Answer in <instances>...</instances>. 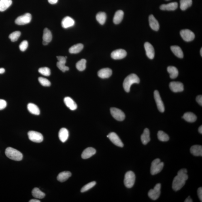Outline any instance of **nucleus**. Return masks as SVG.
Segmentation results:
<instances>
[{"instance_id":"nucleus-52","label":"nucleus","mask_w":202,"mask_h":202,"mask_svg":"<svg viewBox=\"0 0 202 202\" xmlns=\"http://www.w3.org/2000/svg\"><path fill=\"white\" fill-rule=\"evenodd\" d=\"M5 72V70L3 68H0V74H2Z\"/></svg>"},{"instance_id":"nucleus-7","label":"nucleus","mask_w":202,"mask_h":202,"mask_svg":"<svg viewBox=\"0 0 202 202\" xmlns=\"http://www.w3.org/2000/svg\"><path fill=\"white\" fill-rule=\"evenodd\" d=\"M28 135L30 140L34 142L40 143L43 140V137L42 135L38 132L29 131L28 133Z\"/></svg>"},{"instance_id":"nucleus-55","label":"nucleus","mask_w":202,"mask_h":202,"mask_svg":"<svg viewBox=\"0 0 202 202\" xmlns=\"http://www.w3.org/2000/svg\"><path fill=\"white\" fill-rule=\"evenodd\" d=\"M166 1H169V0H166Z\"/></svg>"},{"instance_id":"nucleus-25","label":"nucleus","mask_w":202,"mask_h":202,"mask_svg":"<svg viewBox=\"0 0 202 202\" xmlns=\"http://www.w3.org/2000/svg\"><path fill=\"white\" fill-rule=\"evenodd\" d=\"M191 154L195 156H202V146L201 145H195L190 149Z\"/></svg>"},{"instance_id":"nucleus-23","label":"nucleus","mask_w":202,"mask_h":202,"mask_svg":"<svg viewBox=\"0 0 202 202\" xmlns=\"http://www.w3.org/2000/svg\"><path fill=\"white\" fill-rule=\"evenodd\" d=\"M65 105L71 110H76L77 108V105L76 103L71 97H66L64 100Z\"/></svg>"},{"instance_id":"nucleus-49","label":"nucleus","mask_w":202,"mask_h":202,"mask_svg":"<svg viewBox=\"0 0 202 202\" xmlns=\"http://www.w3.org/2000/svg\"><path fill=\"white\" fill-rule=\"evenodd\" d=\"M58 0H48V2L51 4H55L57 3Z\"/></svg>"},{"instance_id":"nucleus-17","label":"nucleus","mask_w":202,"mask_h":202,"mask_svg":"<svg viewBox=\"0 0 202 202\" xmlns=\"http://www.w3.org/2000/svg\"><path fill=\"white\" fill-rule=\"evenodd\" d=\"M75 22L74 20L71 17L67 16L64 18L62 22V27L67 29L72 27L75 25Z\"/></svg>"},{"instance_id":"nucleus-16","label":"nucleus","mask_w":202,"mask_h":202,"mask_svg":"<svg viewBox=\"0 0 202 202\" xmlns=\"http://www.w3.org/2000/svg\"><path fill=\"white\" fill-rule=\"evenodd\" d=\"M52 32L48 28H45L43 31V44L46 45L52 41Z\"/></svg>"},{"instance_id":"nucleus-3","label":"nucleus","mask_w":202,"mask_h":202,"mask_svg":"<svg viewBox=\"0 0 202 202\" xmlns=\"http://www.w3.org/2000/svg\"><path fill=\"white\" fill-rule=\"evenodd\" d=\"M5 154L7 158L14 161H21L23 158L21 152L11 147H8L6 149Z\"/></svg>"},{"instance_id":"nucleus-24","label":"nucleus","mask_w":202,"mask_h":202,"mask_svg":"<svg viewBox=\"0 0 202 202\" xmlns=\"http://www.w3.org/2000/svg\"><path fill=\"white\" fill-rule=\"evenodd\" d=\"M141 142L144 145H147L150 141V132L148 128H145L144 130L141 135Z\"/></svg>"},{"instance_id":"nucleus-46","label":"nucleus","mask_w":202,"mask_h":202,"mask_svg":"<svg viewBox=\"0 0 202 202\" xmlns=\"http://www.w3.org/2000/svg\"><path fill=\"white\" fill-rule=\"evenodd\" d=\"M197 193L198 196L201 202L202 201V187H200L197 190Z\"/></svg>"},{"instance_id":"nucleus-18","label":"nucleus","mask_w":202,"mask_h":202,"mask_svg":"<svg viewBox=\"0 0 202 202\" xmlns=\"http://www.w3.org/2000/svg\"><path fill=\"white\" fill-rule=\"evenodd\" d=\"M112 70L109 68H106L100 70L98 71V75L100 78L102 79L109 78L112 75Z\"/></svg>"},{"instance_id":"nucleus-27","label":"nucleus","mask_w":202,"mask_h":202,"mask_svg":"<svg viewBox=\"0 0 202 202\" xmlns=\"http://www.w3.org/2000/svg\"><path fill=\"white\" fill-rule=\"evenodd\" d=\"M124 12L122 10H118L115 13L113 22L116 24H118L121 22L123 18Z\"/></svg>"},{"instance_id":"nucleus-8","label":"nucleus","mask_w":202,"mask_h":202,"mask_svg":"<svg viewBox=\"0 0 202 202\" xmlns=\"http://www.w3.org/2000/svg\"><path fill=\"white\" fill-rule=\"evenodd\" d=\"M32 20V16L30 13H26L18 17L15 20V23L18 25H23L29 23Z\"/></svg>"},{"instance_id":"nucleus-2","label":"nucleus","mask_w":202,"mask_h":202,"mask_svg":"<svg viewBox=\"0 0 202 202\" xmlns=\"http://www.w3.org/2000/svg\"><path fill=\"white\" fill-rule=\"evenodd\" d=\"M140 82V80L136 75L133 73L128 75L125 79L123 84L124 90L126 92H129L132 85L134 84H139Z\"/></svg>"},{"instance_id":"nucleus-13","label":"nucleus","mask_w":202,"mask_h":202,"mask_svg":"<svg viewBox=\"0 0 202 202\" xmlns=\"http://www.w3.org/2000/svg\"><path fill=\"white\" fill-rule=\"evenodd\" d=\"M126 54L127 53L123 49H118L113 52L111 56L114 60H120L125 57Z\"/></svg>"},{"instance_id":"nucleus-53","label":"nucleus","mask_w":202,"mask_h":202,"mask_svg":"<svg viewBox=\"0 0 202 202\" xmlns=\"http://www.w3.org/2000/svg\"><path fill=\"white\" fill-rule=\"evenodd\" d=\"M199 133L201 134H202V126H200V127L199 128Z\"/></svg>"},{"instance_id":"nucleus-21","label":"nucleus","mask_w":202,"mask_h":202,"mask_svg":"<svg viewBox=\"0 0 202 202\" xmlns=\"http://www.w3.org/2000/svg\"><path fill=\"white\" fill-rule=\"evenodd\" d=\"M69 136V133L67 128H62L58 133V137L62 142L65 143L67 140Z\"/></svg>"},{"instance_id":"nucleus-45","label":"nucleus","mask_w":202,"mask_h":202,"mask_svg":"<svg viewBox=\"0 0 202 202\" xmlns=\"http://www.w3.org/2000/svg\"><path fill=\"white\" fill-rule=\"evenodd\" d=\"M7 106V102L5 100L0 99V110L5 109Z\"/></svg>"},{"instance_id":"nucleus-28","label":"nucleus","mask_w":202,"mask_h":202,"mask_svg":"<svg viewBox=\"0 0 202 202\" xmlns=\"http://www.w3.org/2000/svg\"><path fill=\"white\" fill-rule=\"evenodd\" d=\"M27 109L32 114L38 116L40 114V111L38 107L34 104L30 103L27 105Z\"/></svg>"},{"instance_id":"nucleus-40","label":"nucleus","mask_w":202,"mask_h":202,"mask_svg":"<svg viewBox=\"0 0 202 202\" xmlns=\"http://www.w3.org/2000/svg\"><path fill=\"white\" fill-rule=\"evenodd\" d=\"M96 184V182L95 181L89 183L88 184L85 185L83 187L81 190V192H84L88 191L91 189L93 188L94 186H95Z\"/></svg>"},{"instance_id":"nucleus-6","label":"nucleus","mask_w":202,"mask_h":202,"mask_svg":"<svg viewBox=\"0 0 202 202\" xmlns=\"http://www.w3.org/2000/svg\"><path fill=\"white\" fill-rule=\"evenodd\" d=\"M161 184H158L154 187L153 189L150 190L148 195L149 197L153 200H156L159 198L161 194Z\"/></svg>"},{"instance_id":"nucleus-33","label":"nucleus","mask_w":202,"mask_h":202,"mask_svg":"<svg viewBox=\"0 0 202 202\" xmlns=\"http://www.w3.org/2000/svg\"><path fill=\"white\" fill-rule=\"evenodd\" d=\"M33 197L37 199H42L45 197V194L42 192L39 188H35L33 189L32 192Z\"/></svg>"},{"instance_id":"nucleus-36","label":"nucleus","mask_w":202,"mask_h":202,"mask_svg":"<svg viewBox=\"0 0 202 202\" xmlns=\"http://www.w3.org/2000/svg\"><path fill=\"white\" fill-rule=\"evenodd\" d=\"M96 18L100 24L103 25L106 21V15L105 12H100L96 15Z\"/></svg>"},{"instance_id":"nucleus-10","label":"nucleus","mask_w":202,"mask_h":202,"mask_svg":"<svg viewBox=\"0 0 202 202\" xmlns=\"http://www.w3.org/2000/svg\"><path fill=\"white\" fill-rule=\"evenodd\" d=\"M180 34L182 39L186 42L193 41L195 37L193 32L189 29L182 30L180 32Z\"/></svg>"},{"instance_id":"nucleus-54","label":"nucleus","mask_w":202,"mask_h":202,"mask_svg":"<svg viewBox=\"0 0 202 202\" xmlns=\"http://www.w3.org/2000/svg\"><path fill=\"white\" fill-rule=\"evenodd\" d=\"M200 54H201V56L202 57V48H201V50H200Z\"/></svg>"},{"instance_id":"nucleus-47","label":"nucleus","mask_w":202,"mask_h":202,"mask_svg":"<svg viewBox=\"0 0 202 202\" xmlns=\"http://www.w3.org/2000/svg\"><path fill=\"white\" fill-rule=\"evenodd\" d=\"M196 101L201 106H202V95H199L197 96L196 98Z\"/></svg>"},{"instance_id":"nucleus-22","label":"nucleus","mask_w":202,"mask_h":202,"mask_svg":"<svg viewBox=\"0 0 202 202\" xmlns=\"http://www.w3.org/2000/svg\"><path fill=\"white\" fill-rule=\"evenodd\" d=\"M178 6V3L176 2H174L167 4H162L160 6V9L164 11H174L177 9Z\"/></svg>"},{"instance_id":"nucleus-35","label":"nucleus","mask_w":202,"mask_h":202,"mask_svg":"<svg viewBox=\"0 0 202 202\" xmlns=\"http://www.w3.org/2000/svg\"><path fill=\"white\" fill-rule=\"evenodd\" d=\"M192 0H180V8L182 11L186 10L192 5Z\"/></svg>"},{"instance_id":"nucleus-20","label":"nucleus","mask_w":202,"mask_h":202,"mask_svg":"<svg viewBox=\"0 0 202 202\" xmlns=\"http://www.w3.org/2000/svg\"><path fill=\"white\" fill-rule=\"evenodd\" d=\"M96 150L95 149L90 147V148H87L84 150L82 153L81 156L83 159H88L94 155L96 153Z\"/></svg>"},{"instance_id":"nucleus-19","label":"nucleus","mask_w":202,"mask_h":202,"mask_svg":"<svg viewBox=\"0 0 202 202\" xmlns=\"http://www.w3.org/2000/svg\"><path fill=\"white\" fill-rule=\"evenodd\" d=\"M149 23L150 27L155 31H157L159 30L160 25L157 20L153 15H151L149 18Z\"/></svg>"},{"instance_id":"nucleus-5","label":"nucleus","mask_w":202,"mask_h":202,"mask_svg":"<svg viewBox=\"0 0 202 202\" xmlns=\"http://www.w3.org/2000/svg\"><path fill=\"white\" fill-rule=\"evenodd\" d=\"M135 174L131 171H128L125 175L124 184L125 186L128 188L133 187L135 184Z\"/></svg>"},{"instance_id":"nucleus-14","label":"nucleus","mask_w":202,"mask_h":202,"mask_svg":"<svg viewBox=\"0 0 202 202\" xmlns=\"http://www.w3.org/2000/svg\"><path fill=\"white\" fill-rule=\"evenodd\" d=\"M169 87L172 91L175 92H182L184 90V85L180 82H172L170 83Z\"/></svg>"},{"instance_id":"nucleus-29","label":"nucleus","mask_w":202,"mask_h":202,"mask_svg":"<svg viewBox=\"0 0 202 202\" xmlns=\"http://www.w3.org/2000/svg\"><path fill=\"white\" fill-rule=\"evenodd\" d=\"M183 118L186 121L189 122H195L197 120V117L193 113L188 112L185 113Z\"/></svg>"},{"instance_id":"nucleus-15","label":"nucleus","mask_w":202,"mask_h":202,"mask_svg":"<svg viewBox=\"0 0 202 202\" xmlns=\"http://www.w3.org/2000/svg\"><path fill=\"white\" fill-rule=\"evenodd\" d=\"M146 54L148 57L150 59H153L155 56V50L154 47L150 43L146 42L144 45Z\"/></svg>"},{"instance_id":"nucleus-34","label":"nucleus","mask_w":202,"mask_h":202,"mask_svg":"<svg viewBox=\"0 0 202 202\" xmlns=\"http://www.w3.org/2000/svg\"><path fill=\"white\" fill-rule=\"evenodd\" d=\"M168 72L169 73L170 77L171 79L176 78L178 76L179 71L176 67H168L167 68Z\"/></svg>"},{"instance_id":"nucleus-44","label":"nucleus","mask_w":202,"mask_h":202,"mask_svg":"<svg viewBox=\"0 0 202 202\" xmlns=\"http://www.w3.org/2000/svg\"><path fill=\"white\" fill-rule=\"evenodd\" d=\"M28 43L27 41L24 40L19 45V48L22 52H24L27 48Z\"/></svg>"},{"instance_id":"nucleus-9","label":"nucleus","mask_w":202,"mask_h":202,"mask_svg":"<svg viewBox=\"0 0 202 202\" xmlns=\"http://www.w3.org/2000/svg\"><path fill=\"white\" fill-rule=\"evenodd\" d=\"M111 112L113 117L118 121H123L125 118V115L120 109L112 107L111 109Z\"/></svg>"},{"instance_id":"nucleus-37","label":"nucleus","mask_w":202,"mask_h":202,"mask_svg":"<svg viewBox=\"0 0 202 202\" xmlns=\"http://www.w3.org/2000/svg\"><path fill=\"white\" fill-rule=\"evenodd\" d=\"M157 135L158 139L160 141H163V142L169 141L170 139L169 136L162 131H158Z\"/></svg>"},{"instance_id":"nucleus-1","label":"nucleus","mask_w":202,"mask_h":202,"mask_svg":"<svg viewBox=\"0 0 202 202\" xmlns=\"http://www.w3.org/2000/svg\"><path fill=\"white\" fill-rule=\"evenodd\" d=\"M188 178L187 170L183 169L180 170L178 172L177 175L174 178L172 184L173 189L175 191L181 190L185 184L186 181Z\"/></svg>"},{"instance_id":"nucleus-26","label":"nucleus","mask_w":202,"mask_h":202,"mask_svg":"<svg viewBox=\"0 0 202 202\" xmlns=\"http://www.w3.org/2000/svg\"><path fill=\"white\" fill-rule=\"evenodd\" d=\"M71 174L70 172L65 171L62 172L58 174L57 179L60 182H63L67 181L70 177H71Z\"/></svg>"},{"instance_id":"nucleus-30","label":"nucleus","mask_w":202,"mask_h":202,"mask_svg":"<svg viewBox=\"0 0 202 202\" xmlns=\"http://www.w3.org/2000/svg\"><path fill=\"white\" fill-rule=\"evenodd\" d=\"M12 0H0V11H4L12 5Z\"/></svg>"},{"instance_id":"nucleus-42","label":"nucleus","mask_w":202,"mask_h":202,"mask_svg":"<svg viewBox=\"0 0 202 202\" xmlns=\"http://www.w3.org/2000/svg\"><path fill=\"white\" fill-rule=\"evenodd\" d=\"M66 63L65 62H58L57 63L58 68L63 72L69 70V67L65 65Z\"/></svg>"},{"instance_id":"nucleus-12","label":"nucleus","mask_w":202,"mask_h":202,"mask_svg":"<svg viewBox=\"0 0 202 202\" xmlns=\"http://www.w3.org/2000/svg\"><path fill=\"white\" fill-rule=\"evenodd\" d=\"M107 137L109 138L110 140L116 146L121 147V148L124 146L123 143L121 140L120 139V138L116 133L114 132L109 134L107 135Z\"/></svg>"},{"instance_id":"nucleus-38","label":"nucleus","mask_w":202,"mask_h":202,"mask_svg":"<svg viewBox=\"0 0 202 202\" xmlns=\"http://www.w3.org/2000/svg\"><path fill=\"white\" fill-rule=\"evenodd\" d=\"M86 60L82 59L77 62L76 64V67L78 71H84L86 68Z\"/></svg>"},{"instance_id":"nucleus-50","label":"nucleus","mask_w":202,"mask_h":202,"mask_svg":"<svg viewBox=\"0 0 202 202\" xmlns=\"http://www.w3.org/2000/svg\"><path fill=\"white\" fill-rule=\"evenodd\" d=\"M192 200L191 199V198L190 197V196L188 197L185 200V202H192Z\"/></svg>"},{"instance_id":"nucleus-48","label":"nucleus","mask_w":202,"mask_h":202,"mask_svg":"<svg viewBox=\"0 0 202 202\" xmlns=\"http://www.w3.org/2000/svg\"><path fill=\"white\" fill-rule=\"evenodd\" d=\"M57 58L58 62H67V58L63 56H57Z\"/></svg>"},{"instance_id":"nucleus-51","label":"nucleus","mask_w":202,"mask_h":202,"mask_svg":"<svg viewBox=\"0 0 202 202\" xmlns=\"http://www.w3.org/2000/svg\"><path fill=\"white\" fill-rule=\"evenodd\" d=\"M30 202H40L41 201H39V200L37 199H32L29 201Z\"/></svg>"},{"instance_id":"nucleus-4","label":"nucleus","mask_w":202,"mask_h":202,"mask_svg":"<svg viewBox=\"0 0 202 202\" xmlns=\"http://www.w3.org/2000/svg\"><path fill=\"white\" fill-rule=\"evenodd\" d=\"M164 162H161L159 158L154 160L152 162L150 168V173L152 175L159 173L164 167Z\"/></svg>"},{"instance_id":"nucleus-41","label":"nucleus","mask_w":202,"mask_h":202,"mask_svg":"<svg viewBox=\"0 0 202 202\" xmlns=\"http://www.w3.org/2000/svg\"><path fill=\"white\" fill-rule=\"evenodd\" d=\"M39 72L43 76H50L51 71L50 69L47 67H41L38 70Z\"/></svg>"},{"instance_id":"nucleus-11","label":"nucleus","mask_w":202,"mask_h":202,"mask_svg":"<svg viewBox=\"0 0 202 202\" xmlns=\"http://www.w3.org/2000/svg\"><path fill=\"white\" fill-rule=\"evenodd\" d=\"M154 99L157 105L158 110L161 112H164L165 111V107L161 97H160L159 91L157 90L155 91L154 92Z\"/></svg>"},{"instance_id":"nucleus-32","label":"nucleus","mask_w":202,"mask_h":202,"mask_svg":"<svg viewBox=\"0 0 202 202\" xmlns=\"http://www.w3.org/2000/svg\"><path fill=\"white\" fill-rule=\"evenodd\" d=\"M171 49L172 52L177 57L180 58L184 57V53L180 47L178 46H172L171 47Z\"/></svg>"},{"instance_id":"nucleus-39","label":"nucleus","mask_w":202,"mask_h":202,"mask_svg":"<svg viewBox=\"0 0 202 202\" xmlns=\"http://www.w3.org/2000/svg\"><path fill=\"white\" fill-rule=\"evenodd\" d=\"M21 34V33L20 31H15L9 35V38L11 39V41L14 42L18 40Z\"/></svg>"},{"instance_id":"nucleus-43","label":"nucleus","mask_w":202,"mask_h":202,"mask_svg":"<svg viewBox=\"0 0 202 202\" xmlns=\"http://www.w3.org/2000/svg\"><path fill=\"white\" fill-rule=\"evenodd\" d=\"M38 80L39 83L43 86H51V82L48 79L43 77H39Z\"/></svg>"},{"instance_id":"nucleus-31","label":"nucleus","mask_w":202,"mask_h":202,"mask_svg":"<svg viewBox=\"0 0 202 202\" xmlns=\"http://www.w3.org/2000/svg\"><path fill=\"white\" fill-rule=\"evenodd\" d=\"M84 48V45L82 43H78L73 45L69 49V52L71 54H77L80 52Z\"/></svg>"}]
</instances>
